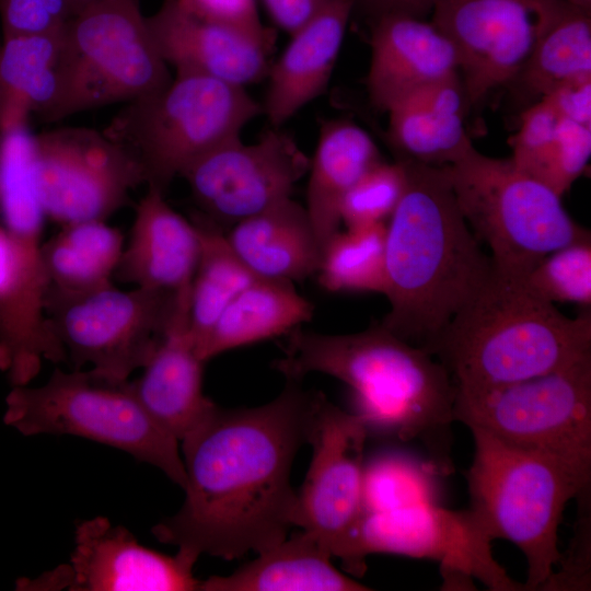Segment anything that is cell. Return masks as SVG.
Masks as SVG:
<instances>
[{"label":"cell","instance_id":"obj_10","mask_svg":"<svg viewBox=\"0 0 591 591\" xmlns=\"http://www.w3.org/2000/svg\"><path fill=\"white\" fill-rule=\"evenodd\" d=\"M454 419L547 455L591 480V355L558 370L478 391L455 390Z\"/></svg>","mask_w":591,"mask_h":591},{"label":"cell","instance_id":"obj_29","mask_svg":"<svg viewBox=\"0 0 591 591\" xmlns=\"http://www.w3.org/2000/svg\"><path fill=\"white\" fill-rule=\"evenodd\" d=\"M509 140L513 164L564 196L586 172L591 157V126L557 114L544 100L520 112Z\"/></svg>","mask_w":591,"mask_h":591},{"label":"cell","instance_id":"obj_22","mask_svg":"<svg viewBox=\"0 0 591 591\" xmlns=\"http://www.w3.org/2000/svg\"><path fill=\"white\" fill-rule=\"evenodd\" d=\"M164 194L147 187L115 275L136 287L177 296L190 288L200 240L196 224L176 212Z\"/></svg>","mask_w":591,"mask_h":591},{"label":"cell","instance_id":"obj_15","mask_svg":"<svg viewBox=\"0 0 591 591\" xmlns=\"http://www.w3.org/2000/svg\"><path fill=\"white\" fill-rule=\"evenodd\" d=\"M368 436L358 415L340 409L320 393L308 441L312 460L297 491L294 526L312 534L340 560L362 515Z\"/></svg>","mask_w":591,"mask_h":591},{"label":"cell","instance_id":"obj_37","mask_svg":"<svg viewBox=\"0 0 591 591\" xmlns=\"http://www.w3.org/2000/svg\"><path fill=\"white\" fill-rule=\"evenodd\" d=\"M407 184L405 162L380 161L369 169L346 194L340 220L346 228L387 223Z\"/></svg>","mask_w":591,"mask_h":591},{"label":"cell","instance_id":"obj_19","mask_svg":"<svg viewBox=\"0 0 591 591\" xmlns=\"http://www.w3.org/2000/svg\"><path fill=\"white\" fill-rule=\"evenodd\" d=\"M157 49L175 74H199L247 88L266 79L275 38L200 19L177 0L147 16Z\"/></svg>","mask_w":591,"mask_h":591},{"label":"cell","instance_id":"obj_31","mask_svg":"<svg viewBox=\"0 0 591 591\" xmlns=\"http://www.w3.org/2000/svg\"><path fill=\"white\" fill-rule=\"evenodd\" d=\"M62 31L4 37L0 51V134L44 118L59 83Z\"/></svg>","mask_w":591,"mask_h":591},{"label":"cell","instance_id":"obj_13","mask_svg":"<svg viewBox=\"0 0 591 591\" xmlns=\"http://www.w3.org/2000/svg\"><path fill=\"white\" fill-rule=\"evenodd\" d=\"M36 176L46 217L61 225L104 220L144 184L134 158L105 131L61 127L36 136Z\"/></svg>","mask_w":591,"mask_h":591},{"label":"cell","instance_id":"obj_2","mask_svg":"<svg viewBox=\"0 0 591 591\" xmlns=\"http://www.w3.org/2000/svg\"><path fill=\"white\" fill-rule=\"evenodd\" d=\"M285 336L273 367L287 380L318 372L343 381L369 434L417 441L443 474L452 470L455 386L430 352L381 324L344 335L299 326Z\"/></svg>","mask_w":591,"mask_h":591},{"label":"cell","instance_id":"obj_9","mask_svg":"<svg viewBox=\"0 0 591 591\" xmlns=\"http://www.w3.org/2000/svg\"><path fill=\"white\" fill-rule=\"evenodd\" d=\"M444 169L466 223L500 270L524 276L549 253L590 234L561 196L510 158L488 157L473 144Z\"/></svg>","mask_w":591,"mask_h":591},{"label":"cell","instance_id":"obj_14","mask_svg":"<svg viewBox=\"0 0 591 591\" xmlns=\"http://www.w3.org/2000/svg\"><path fill=\"white\" fill-rule=\"evenodd\" d=\"M561 0H434L430 22L453 44L470 107L506 89Z\"/></svg>","mask_w":591,"mask_h":591},{"label":"cell","instance_id":"obj_26","mask_svg":"<svg viewBox=\"0 0 591 591\" xmlns=\"http://www.w3.org/2000/svg\"><path fill=\"white\" fill-rule=\"evenodd\" d=\"M370 134L352 120H324L308 170L305 210L321 246L339 231L341 202L356 182L382 161Z\"/></svg>","mask_w":591,"mask_h":591},{"label":"cell","instance_id":"obj_17","mask_svg":"<svg viewBox=\"0 0 591 591\" xmlns=\"http://www.w3.org/2000/svg\"><path fill=\"white\" fill-rule=\"evenodd\" d=\"M197 560L177 551L174 556L141 545L121 525L105 517L80 522L69 563L39 577L20 578L16 590L26 591H195Z\"/></svg>","mask_w":591,"mask_h":591},{"label":"cell","instance_id":"obj_3","mask_svg":"<svg viewBox=\"0 0 591 591\" xmlns=\"http://www.w3.org/2000/svg\"><path fill=\"white\" fill-rule=\"evenodd\" d=\"M402 161L407 184L386 223L390 311L380 324L426 350L485 282L493 263L466 223L444 166Z\"/></svg>","mask_w":591,"mask_h":591},{"label":"cell","instance_id":"obj_38","mask_svg":"<svg viewBox=\"0 0 591 591\" xmlns=\"http://www.w3.org/2000/svg\"><path fill=\"white\" fill-rule=\"evenodd\" d=\"M71 16L69 0H0L3 37L59 32Z\"/></svg>","mask_w":591,"mask_h":591},{"label":"cell","instance_id":"obj_41","mask_svg":"<svg viewBox=\"0 0 591 591\" xmlns=\"http://www.w3.org/2000/svg\"><path fill=\"white\" fill-rule=\"evenodd\" d=\"M332 0H263L273 23L288 35L309 22Z\"/></svg>","mask_w":591,"mask_h":591},{"label":"cell","instance_id":"obj_40","mask_svg":"<svg viewBox=\"0 0 591 591\" xmlns=\"http://www.w3.org/2000/svg\"><path fill=\"white\" fill-rule=\"evenodd\" d=\"M542 99L560 116L591 126V79L563 84Z\"/></svg>","mask_w":591,"mask_h":591},{"label":"cell","instance_id":"obj_5","mask_svg":"<svg viewBox=\"0 0 591 591\" xmlns=\"http://www.w3.org/2000/svg\"><path fill=\"white\" fill-rule=\"evenodd\" d=\"M473 462L466 473L471 509L493 540L517 545L528 563L525 590H545L563 555L557 532L567 502L589 491L558 461L470 428Z\"/></svg>","mask_w":591,"mask_h":591},{"label":"cell","instance_id":"obj_33","mask_svg":"<svg viewBox=\"0 0 591 591\" xmlns=\"http://www.w3.org/2000/svg\"><path fill=\"white\" fill-rule=\"evenodd\" d=\"M200 246L189 289L188 327L196 351L224 309L257 278L230 246L222 228L195 219Z\"/></svg>","mask_w":591,"mask_h":591},{"label":"cell","instance_id":"obj_32","mask_svg":"<svg viewBox=\"0 0 591 591\" xmlns=\"http://www.w3.org/2000/svg\"><path fill=\"white\" fill-rule=\"evenodd\" d=\"M123 250L121 232L104 220L62 225L42 246L48 290L77 294L113 285Z\"/></svg>","mask_w":591,"mask_h":591},{"label":"cell","instance_id":"obj_42","mask_svg":"<svg viewBox=\"0 0 591 591\" xmlns=\"http://www.w3.org/2000/svg\"><path fill=\"white\" fill-rule=\"evenodd\" d=\"M434 0H356L355 11L359 8L369 21L391 13H402L427 19Z\"/></svg>","mask_w":591,"mask_h":591},{"label":"cell","instance_id":"obj_16","mask_svg":"<svg viewBox=\"0 0 591 591\" xmlns=\"http://www.w3.org/2000/svg\"><path fill=\"white\" fill-rule=\"evenodd\" d=\"M309 164L296 139L271 126L255 142L239 138L215 149L182 177L207 219L233 225L291 198Z\"/></svg>","mask_w":591,"mask_h":591},{"label":"cell","instance_id":"obj_28","mask_svg":"<svg viewBox=\"0 0 591 591\" xmlns=\"http://www.w3.org/2000/svg\"><path fill=\"white\" fill-rule=\"evenodd\" d=\"M584 79H591V11L563 2L506 90L523 111L558 86Z\"/></svg>","mask_w":591,"mask_h":591},{"label":"cell","instance_id":"obj_23","mask_svg":"<svg viewBox=\"0 0 591 591\" xmlns=\"http://www.w3.org/2000/svg\"><path fill=\"white\" fill-rule=\"evenodd\" d=\"M470 104L460 74L429 84L392 104L387 138L398 160L447 166L472 146L465 116Z\"/></svg>","mask_w":591,"mask_h":591},{"label":"cell","instance_id":"obj_36","mask_svg":"<svg viewBox=\"0 0 591 591\" xmlns=\"http://www.w3.org/2000/svg\"><path fill=\"white\" fill-rule=\"evenodd\" d=\"M528 287L551 302L591 308V235L555 250L524 276Z\"/></svg>","mask_w":591,"mask_h":591},{"label":"cell","instance_id":"obj_21","mask_svg":"<svg viewBox=\"0 0 591 591\" xmlns=\"http://www.w3.org/2000/svg\"><path fill=\"white\" fill-rule=\"evenodd\" d=\"M356 0H332L298 28L270 62L263 114L281 127L325 93L344 43Z\"/></svg>","mask_w":591,"mask_h":591},{"label":"cell","instance_id":"obj_25","mask_svg":"<svg viewBox=\"0 0 591 591\" xmlns=\"http://www.w3.org/2000/svg\"><path fill=\"white\" fill-rule=\"evenodd\" d=\"M225 236L257 278L293 282L317 271L321 243L304 206L292 197L234 223Z\"/></svg>","mask_w":591,"mask_h":591},{"label":"cell","instance_id":"obj_43","mask_svg":"<svg viewBox=\"0 0 591 591\" xmlns=\"http://www.w3.org/2000/svg\"><path fill=\"white\" fill-rule=\"evenodd\" d=\"M577 8L591 11V0H561Z\"/></svg>","mask_w":591,"mask_h":591},{"label":"cell","instance_id":"obj_18","mask_svg":"<svg viewBox=\"0 0 591 591\" xmlns=\"http://www.w3.org/2000/svg\"><path fill=\"white\" fill-rule=\"evenodd\" d=\"M43 229L44 221L0 227V370L13 386L27 385L44 361H67L46 310Z\"/></svg>","mask_w":591,"mask_h":591},{"label":"cell","instance_id":"obj_6","mask_svg":"<svg viewBox=\"0 0 591 591\" xmlns=\"http://www.w3.org/2000/svg\"><path fill=\"white\" fill-rule=\"evenodd\" d=\"M262 114L246 88L178 73L159 92L125 104L104 131L138 163L147 187L165 193L175 177L241 138Z\"/></svg>","mask_w":591,"mask_h":591},{"label":"cell","instance_id":"obj_44","mask_svg":"<svg viewBox=\"0 0 591 591\" xmlns=\"http://www.w3.org/2000/svg\"><path fill=\"white\" fill-rule=\"evenodd\" d=\"M71 8H72V15L74 12H77L79 9H81L83 5L94 1V0H69Z\"/></svg>","mask_w":591,"mask_h":591},{"label":"cell","instance_id":"obj_39","mask_svg":"<svg viewBox=\"0 0 591 591\" xmlns=\"http://www.w3.org/2000/svg\"><path fill=\"white\" fill-rule=\"evenodd\" d=\"M189 13L243 32L275 38V34L260 21L256 0H177Z\"/></svg>","mask_w":591,"mask_h":591},{"label":"cell","instance_id":"obj_27","mask_svg":"<svg viewBox=\"0 0 591 591\" xmlns=\"http://www.w3.org/2000/svg\"><path fill=\"white\" fill-rule=\"evenodd\" d=\"M329 552L300 530L228 576L200 580L199 591H367L340 572Z\"/></svg>","mask_w":591,"mask_h":591},{"label":"cell","instance_id":"obj_7","mask_svg":"<svg viewBox=\"0 0 591 591\" xmlns=\"http://www.w3.org/2000/svg\"><path fill=\"white\" fill-rule=\"evenodd\" d=\"M3 421L24 436L71 434L121 450L185 486L178 440L146 410L131 383L55 369L39 387L13 386Z\"/></svg>","mask_w":591,"mask_h":591},{"label":"cell","instance_id":"obj_24","mask_svg":"<svg viewBox=\"0 0 591 591\" xmlns=\"http://www.w3.org/2000/svg\"><path fill=\"white\" fill-rule=\"evenodd\" d=\"M188 327V308L182 311L130 382L150 416L181 441L217 407L202 392V368Z\"/></svg>","mask_w":591,"mask_h":591},{"label":"cell","instance_id":"obj_11","mask_svg":"<svg viewBox=\"0 0 591 591\" xmlns=\"http://www.w3.org/2000/svg\"><path fill=\"white\" fill-rule=\"evenodd\" d=\"M189 289L177 296L139 287L125 291L114 285L77 294L48 290L46 310L74 370L91 364L99 375L126 381L147 364L188 308Z\"/></svg>","mask_w":591,"mask_h":591},{"label":"cell","instance_id":"obj_30","mask_svg":"<svg viewBox=\"0 0 591 591\" xmlns=\"http://www.w3.org/2000/svg\"><path fill=\"white\" fill-rule=\"evenodd\" d=\"M313 312L293 282L257 279L224 309L197 354L207 362L224 351L287 335L309 322Z\"/></svg>","mask_w":591,"mask_h":591},{"label":"cell","instance_id":"obj_8","mask_svg":"<svg viewBox=\"0 0 591 591\" xmlns=\"http://www.w3.org/2000/svg\"><path fill=\"white\" fill-rule=\"evenodd\" d=\"M172 80L139 0H94L62 31L56 99L43 119L69 116L154 94Z\"/></svg>","mask_w":591,"mask_h":591},{"label":"cell","instance_id":"obj_12","mask_svg":"<svg viewBox=\"0 0 591 591\" xmlns=\"http://www.w3.org/2000/svg\"><path fill=\"white\" fill-rule=\"evenodd\" d=\"M493 541L472 509L454 511L438 503L418 505L362 514L341 563L351 575L362 576L370 554L427 558L440 564L449 587L456 577L462 587L477 579L493 591L525 590L496 561Z\"/></svg>","mask_w":591,"mask_h":591},{"label":"cell","instance_id":"obj_20","mask_svg":"<svg viewBox=\"0 0 591 591\" xmlns=\"http://www.w3.org/2000/svg\"><path fill=\"white\" fill-rule=\"evenodd\" d=\"M370 26L366 88L376 109L386 112L418 88L460 74L453 44L430 20L391 13L371 20Z\"/></svg>","mask_w":591,"mask_h":591},{"label":"cell","instance_id":"obj_35","mask_svg":"<svg viewBox=\"0 0 591 591\" xmlns=\"http://www.w3.org/2000/svg\"><path fill=\"white\" fill-rule=\"evenodd\" d=\"M441 474L432 461L403 451L373 454L364 463L362 514L438 503Z\"/></svg>","mask_w":591,"mask_h":591},{"label":"cell","instance_id":"obj_4","mask_svg":"<svg viewBox=\"0 0 591 591\" xmlns=\"http://www.w3.org/2000/svg\"><path fill=\"white\" fill-rule=\"evenodd\" d=\"M426 350L447 369L456 391L509 384L591 355V310L568 317L535 294L523 276L493 265Z\"/></svg>","mask_w":591,"mask_h":591},{"label":"cell","instance_id":"obj_34","mask_svg":"<svg viewBox=\"0 0 591 591\" xmlns=\"http://www.w3.org/2000/svg\"><path fill=\"white\" fill-rule=\"evenodd\" d=\"M386 223L346 228L323 246L317 271L329 292H374L385 296Z\"/></svg>","mask_w":591,"mask_h":591},{"label":"cell","instance_id":"obj_1","mask_svg":"<svg viewBox=\"0 0 591 591\" xmlns=\"http://www.w3.org/2000/svg\"><path fill=\"white\" fill-rule=\"evenodd\" d=\"M288 380L271 402L215 410L182 442L185 499L152 528L162 543L195 558L262 553L294 526L293 460L308 443L320 393Z\"/></svg>","mask_w":591,"mask_h":591}]
</instances>
